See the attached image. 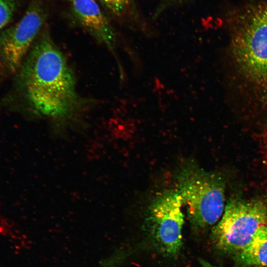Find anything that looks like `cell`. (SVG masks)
Here are the masks:
<instances>
[{"mask_svg": "<svg viewBox=\"0 0 267 267\" xmlns=\"http://www.w3.org/2000/svg\"><path fill=\"white\" fill-rule=\"evenodd\" d=\"M233 41V50L240 71L252 83L267 85V4L255 6Z\"/></svg>", "mask_w": 267, "mask_h": 267, "instance_id": "obj_4", "label": "cell"}, {"mask_svg": "<svg viewBox=\"0 0 267 267\" xmlns=\"http://www.w3.org/2000/svg\"><path fill=\"white\" fill-rule=\"evenodd\" d=\"M199 262L202 267H217L201 259H199Z\"/></svg>", "mask_w": 267, "mask_h": 267, "instance_id": "obj_12", "label": "cell"}, {"mask_svg": "<svg viewBox=\"0 0 267 267\" xmlns=\"http://www.w3.org/2000/svg\"><path fill=\"white\" fill-rule=\"evenodd\" d=\"M180 0H163L162 3L160 4V6L158 11L160 12L169 4H172L174 2H176Z\"/></svg>", "mask_w": 267, "mask_h": 267, "instance_id": "obj_11", "label": "cell"}, {"mask_svg": "<svg viewBox=\"0 0 267 267\" xmlns=\"http://www.w3.org/2000/svg\"><path fill=\"white\" fill-rule=\"evenodd\" d=\"M74 19L100 42L114 48L116 36L107 15L95 0H69Z\"/></svg>", "mask_w": 267, "mask_h": 267, "instance_id": "obj_7", "label": "cell"}, {"mask_svg": "<svg viewBox=\"0 0 267 267\" xmlns=\"http://www.w3.org/2000/svg\"><path fill=\"white\" fill-rule=\"evenodd\" d=\"M238 259L247 266L267 267V225L261 227Z\"/></svg>", "mask_w": 267, "mask_h": 267, "instance_id": "obj_8", "label": "cell"}, {"mask_svg": "<svg viewBox=\"0 0 267 267\" xmlns=\"http://www.w3.org/2000/svg\"><path fill=\"white\" fill-rule=\"evenodd\" d=\"M24 0H0V32L9 23Z\"/></svg>", "mask_w": 267, "mask_h": 267, "instance_id": "obj_10", "label": "cell"}, {"mask_svg": "<svg viewBox=\"0 0 267 267\" xmlns=\"http://www.w3.org/2000/svg\"><path fill=\"white\" fill-rule=\"evenodd\" d=\"M182 205L178 191L168 190L157 195L147 211L144 229L153 246L165 256H176L182 246Z\"/></svg>", "mask_w": 267, "mask_h": 267, "instance_id": "obj_5", "label": "cell"}, {"mask_svg": "<svg viewBox=\"0 0 267 267\" xmlns=\"http://www.w3.org/2000/svg\"><path fill=\"white\" fill-rule=\"evenodd\" d=\"M107 16L117 20L129 21L138 18L134 0H98Z\"/></svg>", "mask_w": 267, "mask_h": 267, "instance_id": "obj_9", "label": "cell"}, {"mask_svg": "<svg viewBox=\"0 0 267 267\" xmlns=\"http://www.w3.org/2000/svg\"><path fill=\"white\" fill-rule=\"evenodd\" d=\"M50 0H30L22 18L0 32V70L12 74L34 41L45 25L49 14Z\"/></svg>", "mask_w": 267, "mask_h": 267, "instance_id": "obj_6", "label": "cell"}, {"mask_svg": "<svg viewBox=\"0 0 267 267\" xmlns=\"http://www.w3.org/2000/svg\"><path fill=\"white\" fill-rule=\"evenodd\" d=\"M176 178L177 190L186 207L192 226L204 230L217 222L225 208L223 178L189 163L180 169Z\"/></svg>", "mask_w": 267, "mask_h": 267, "instance_id": "obj_2", "label": "cell"}, {"mask_svg": "<svg viewBox=\"0 0 267 267\" xmlns=\"http://www.w3.org/2000/svg\"><path fill=\"white\" fill-rule=\"evenodd\" d=\"M20 73L26 98L38 114L58 120L74 116L81 108L74 74L45 25Z\"/></svg>", "mask_w": 267, "mask_h": 267, "instance_id": "obj_1", "label": "cell"}, {"mask_svg": "<svg viewBox=\"0 0 267 267\" xmlns=\"http://www.w3.org/2000/svg\"><path fill=\"white\" fill-rule=\"evenodd\" d=\"M66 0L68 1L69 0Z\"/></svg>", "mask_w": 267, "mask_h": 267, "instance_id": "obj_13", "label": "cell"}, {"mask_svg": "<svg viewBox=\"0 0 267 267\" xmlns=\"http://www.w3.org/2000/svg\"><path fill=\"white\" fill-rule=\"evenodd\" d=\"M266 225L267 208L262 201L235 196L228 200L221 220L213 228L211 240L220 250L238 256Z\"/></svg>", "mask_w": 267, "mask_h": 267, "instance_id": "obj_3", "label": "cell"}]
</instances>
